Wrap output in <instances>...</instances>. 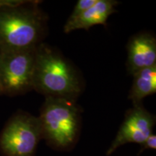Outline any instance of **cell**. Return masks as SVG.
Masks as SVG:
<instances>
[{"label": "cell", "mask_w": 156, "mask_h": 156, "mask_svg": "<svg viewBox=\"0 0 156 156\" xmlns=\"http://www.w3.org/2000/svg\"><path fill=\"white\" fill-rule=\"evenodd\" d=\"M33 90L45 97L75 100L83 90V83L75 67L48 45L36 47Z\"/></svg>", "instance_id": "6da1fadb"}, {"label": "cell", "mask_w": 156, "mask_h": 156, "mask_svg": "<svg viewBox=\"0 0 156 156\" xmlns=\"http://www.w3.org/2000/svg\"><path fill=\"white\" fill-rule=\"evenodd\" d=\"M38 2L0 8V51L36 47L46 32V17Z\"/></svg>", "instance_id": "7a4b0ae2"}, {"label": "cell", "mask_w": 156, "mask_h": 156, "mask_svg": "<svg viewBox=\"0 0 156 156\" xmlns=\"http://www.w3.org/2000/svg\"><path fill=\"white\" fill-rule=\"evenodd\" d=\"M80 114L75 100L46 97L38 119L48 145L59 151L73 147L80 131Z\"/></svg>", "instance_id": "3957f363"}, {"label": "cell", "mask_w": 156, "mask_h": 156, "mask_svg": "<svg viewBox=\"0 0 156 156\" xmlns=\"http://www.w3.org/2000/svg\"><path fill=\"white\" fill-rule=\"evenodd\" d=\"M36 47L0 51V85L4 95L15 96L33 90Z\"/></svg>", "instance_id": "277c9868"}, {"label": "cell", "mask_w": 156, "mask_h": 156, "mask_svg": "<svg viewBox=\"0 0 156 156\" xmlns=\"http://www.w3.org/2000/svg\"><path fill=\"white\" fill-rule=\"evenodd\" d=\"M42 138L38 117L18 112L10 118L0 135V149L6 156H34Z\"/></svg>", "instance_id": "5b68a950"}, {"label": "cell", "mask_w": 156, "mask_h": 156, "mask_svg": "<svg viewBox=\"0 0 156 156\" xmlns=\"http://www.w3.org/2000/svg\"><path fill=\"white\" fill-rule=\"evenodd\" d=\"M155 124V116L145 110L142 104L134 106L126 113L124 122L106 155H112L117 148L126 143H138L142 145L153 134Z\"/></svg>", "instance_id": "8992f818"}, {"label": "cell", "mask_w": 156, "mask_h": 156, "mask_svg": "<svg viewBox=\"0 0 156 156\" xmlns=\"http://www.w3.org/2000/svg\"><path fill=\"white\" fill-rule=\"evenodd\" d=\"M127 69L130 75L156 65V39L148 33L132 36L127 44Z\"/></svg>", "instance_id": "52a82bcc"}, {"label": "cell", "mask_w": 156, "mask_h": 156, "mask_svg": "<svg viewBox=\"0 0 156 156\" xmlns=\"http://www.w3.org/2000/svg\"><path fill=\"white\" fill-rule=\"evenodd\" d=\"M118 2L114 0H97L96 3L72 21H67L64 27V33L69 34L78 29L89 30L96 25H106L110 15L115 12Z\"/></svg>", "instance_id": "ba28073f"}, {"label": "cell", "mask_w": 156, "mask_h": 156, "mask_svg": "<svg viewBox=\"0 0 156 156\" xmlns=\"http://www.w3.org/2000/svg\"><path fill=\"white\" fill-rule=\"evenodd\" d=\"M134 76L129 98L134 106L142 104V99L156 92V65L140 70Z\"/></svg>", "instance_id": "9c48e42d"}, {"label": "cell", "mask_w": 156, "mask_h": 156, "mask_svg": "<svg viewBox=\"0 0 156 156\" xmlns=\"http://www.w3.org/2000/svg\"><path fill=\"white\" fill-rule=\"evenodd\" d=\"M96 2L97 0H79L76 4L74 10L68 18L67 21H72L77 18L82 13H83L87 9L92 7L93 5H95Z\"/></svg>", "instance_id": "30bf717a"}, {"label": "cell", "mask_w": 156, "mask_h": 156, "mask_svg": "<svg viewBox=\"0 0 156 156\" xmlns=\"http://www.w3.org/2000/svg\"><path fill=\"white\" fill-rule=\"evenodd\" d=\"M155 150L156 149V135L155 134H152L150 135L149 137L145 140L142 145V148L139 152V154L142 153L143 151H146V150Z\"/></svg>", "instance_id": "8fae6325"}, {"label": "cell", "mask_w": 156, "mask_h": 156, "mask_svg": "<svg viewBox=\"0 0 156 156\" xmlns=\"http://www.w3.org/2000/svg\"><path fill=\"white\" fill-rule=\"evenodd\" d=\"M24 2L25 1H20V0H0V8L4 7H9V6L17 5Z\"/></svg>", "instance_id": "7c38bea8"}, {"label": "cell", "mask_w": 156, "mask_h": 156, "mask_svg": "<svg viewBox=\"0 0 156 156\" xmlns=\"http://www.w3.org/2000/svg\"><path fill=\"white\" fill-rule=\"evenodd\" d=\"M0 95H3V93H2V90L1 85H0Z\"/></svg>", "instance_id": "4fadbf2b"}]
</instances>
